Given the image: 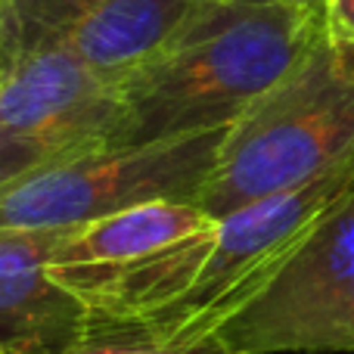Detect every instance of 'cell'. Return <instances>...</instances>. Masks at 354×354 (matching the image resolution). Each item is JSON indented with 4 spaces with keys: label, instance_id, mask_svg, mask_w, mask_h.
<instances>
[{
    "label": "cell",
    "instance_id": "cell-12",
    "mask_svg": "<svg viewBox=\"0 0 354 354\" xmlns=\"http://www.w3.org/2000/svg\"><path fill=\"white\" fill-rule=\"evenodd\" d=\"M274 3H286V6H301V10H320V0H274Z\"/></svg>",
    "mask_w": 354,
    "mask_h": 354
},
{
    "label": "cell",
    "instance_id": "cell-8",
    "mask_svg": "<svg viewBox=\"0 0 354 354\" xmlns=\"http://www.w3.org/2000/svg\"><path fill=\"white\" fill-rule=\"evenodd\" d=\"M68 230L0 227V348L53 354L84 333V305L50 277Z\"/></svg>",
    "mask_w": 354,
    "mask_h": 354
},
{
    "label": "cell",
    "instance_id": "cell-15",
    "mask_svg": "<svg viewBox=\"0 0 354 354\" xmlns=\"http://www.w3.org/2000/svg\"><path fill=\"white\" fill-rule=\"evenodd\" d=\"M320 6H324V0H320Z\"/></svg>",
    "mask_w": 354,
    "mask_h": 354
},
{
    "label": "cell",
    "instance_id": "cell-2",
    "mask_svg": "<svg viewBox=\"0 0 354 354\" xmlns=\"http://www.w3.org/2000/svg\"><path fill=\"white\" fill-rule=\"evenodd\" d=\"M354 153V47L320 28L292 68L227 131L196 205L212 218L292 189Z\"/></svg>",
    "mask_w": 354,
    "mask_h": 354
},
{
    "label": "cell",
    "instance_id": "cell-7",
    "mask_svg": "<svg viewBox=\"0 0 354 354\" xmlns=\"http://www.w3.org/2000/svg\"><path fill=\"white\" fill-rule=\"evenodd\" d=\"M214 224L218 218L193 202H149L128 208L68 230L50 258V277L87 308L162 252L212 230Z\"/></svg>",
    "mask_w": 354,
    "mask_h": 354
},
{
    "label": "cell",
    "instance_id": "cell-14",
    "mask_svg": "<svg viewBox=\"0 0 354 354\" xmlns=\"http://www.w3.org/2000/svg\"><path fill=\"white\" fill-rule=\"evenodd\" d=\"M0 354H6V351H3V348H0Z\"/></svg>",
    "mask_w": 354,
    "mask_h": 354
},
{
    "label": "cell",
    "instance_id": "cell-4",
    "mask_svg": "<svg viewBox=\"0 0 354 354\" xmlns=\"http://www.w3.org/2000/svg\"><path fill=\"white\" fill-rule=\"evenodd\" d=\"M218 333L236 354H354V187Z\"/></svg>",
    "mask_w": 354,
    "mask_h": 354
},
{
    "label": "cell",
    "instance_id": "cell-9",
    "mask_svg": "<svg viewBox=\"0 0 354 354\" xmlns=\"http://www.w3.org/2000/svg\"><path fill=\"white\" fill-rule=\"evenodd\" d=\"M53 354H236L221 333L171 339L140 324H87L72 345Z\"/></svg>",
    "mask_w": 354,
    "mask_h": 354
},
{
    "label": "cell",
    "instance_id": "cell-10",
    "mask_svg": "<svg viewBox=\"0 0 354 354\" xmlns=\"http://www.w3.org/2000/svg\"><path fill=\"white\" fill-rule=\"evenodd\" d=\"M320 16H324V28L333 41L354 47V0H324Z\"/></svg>",
    "mask_w": 354,
    "mask_h": 354
},
{
    "label": "cell",
    "instance_id": "cell-11",
    "mask_svg": "<svg viewBox=\"0 0 354 354\" xmlns=\"http://www.w3.org/2000/svg\"><path fill=\"white\" fill-rule=\"evenodd\" d=\"M16 59H19V41H16V35H12L10 22L3 19V12H0V84H3L6 75L12 72Z\"/></svg>",
    "mask_w": 354,
    "mask_h": 354
},
{
    "label": "cell",
    "instance_id": "cell-13",
    "mask_svg": "<svg viewBox=\"0 0 354 354\" xmlns=\"http://www.w3.org/2000/svg\"><path fill=\"white\" fill-rule=\"evenodd\" d=\"M10 354H25V351H10Z\"/></svg>",
    "mask_w": 354,
    "mask_h": 354
},
{
    "label": "cell",
    "instance_id": "cell-3",
    "mask_svg": "<svg viewBox=\"0 0 354 354\" xmlns=\"http://www.w3.org/2000/svg\"><path fill=\"white\" fill-rule=\"evenodd\" d=\"M227 131L143 147H103L28 174L0 189V227L75 230L149 202L196 205Z\"/></svg>",
    "mask_w": 354,
    "mask_h": 354
},
{
    "label": "cell",
    "instance_id": "cell-1",
    "mask_svg": "<svg viewBox=\"0 0 354 354\" xmlns=\"http://www.w3.org/2000/svg\"><path fill=\"white\" fill-rule=\"evenodd\" d=\"M320 28V10L214 0L174 47L115 87L112 147L233 128L299 62Z\"/></svg>",
    "mask_w": 354,
    "mask_h": 354
},
{
    "label": "cell",
    "instance_id": "cell-6",
    "mask_svg": "<svg viewBox=\"0 0 354 354\" xmlns=\"http://www.w3.org/2000/svg\"><path fill=\"white\" fill-rule=\"evenodd\" d=\"M214 0H0L19 50L68 47L100 81L118 87L174 47Z\"/></svg>",
    "mask_w": 354,
    "mask_h": 354
},
{
    "label": "cell",
    "instance_id": "cell-5",
    "mask_svg": "<svg viewBox=\"0 0 354 354\" xmlns=\"http://www.w3.org/2000/svg\"><path fill=\"white\" fill-rule=\"evenodd\" d=\"M115 87L62 44H35L0 84V189L75 156L112 147Z\"/></svg>",
    "mask_w": 354,
    "mask_h": 354
}]
</instances>
